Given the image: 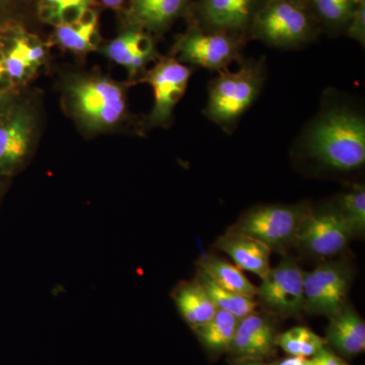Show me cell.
<instances>
[{
    "label": "cell",
    "mask_w": 365,
    "mask_h": 365,
    "mask_svg": "<svg viewBox=\"0 0 365 365\" xmlns=\"http://www.w3.org/2000/svg\"><path fill=\"white\" fill-rule=\"evenodd\" d=\"M247 40L241 36L209 32L193 24L178 38L174 52L182 63L220 72L244 59L242 50Z\"/></svg>",
    "instance_id": "obj_6"
},
{
    "label": "cell",
    "mask_w": 365,
    "mask_h": 365,
    "mask_svg": "<svg viewBox=\"0 0 365 365\" xmlns=\"http://www.w3.org/2000/svg\"><path fill=\"white\" fill-rule=\"evenodd\" d=\"M173 297L182 319L192 330L207 323L217 311L196 278L180 284Z\"/></svg>",
    "instance_id": "obj_19"
},
{
    "label": "cell",
    "mask_w": 365,
    "mask_h": 365,
    "mask_svg": "<svg viewBox=\"0 0 365 365\" xmlns=\"http://www.w3.org/2000/svg\"><path fill=\"white\" fill-rule=\"evenodd\" d=\"M276 337V327L270 314L254 312L240 319L228 353L237 361H263L275 351Z\"/></svg>",
    "instance_id": "obj_13"
},
{
    "label": "cell",
    "mask_w": 365,
    "mask_h": 365,
    "mask_svg": "<svg viewBox=\"0 0 365 365\" xmlns=\"http://www.w3.org/2000/svg\"><path fill=\"white\" fill-rule=\"evenodd\" d=\"M307 203L268 204L249 209L230 228L251 235L278 253L295 244L300 225L311 211Z\"/></svg>",
    "instance_id": "obj_5"
},
{
    "label": "cell",
    "mask_w": 365,
    "mask_h": 365,
    "mask_svg": "<svg viewBox=\"0 0 365 365\" xmlns=\"http://www.w3.org/2000/svg\"><path fill=\"white\" fill-rule=\"evenodd\" d=\"M276 346H279L290 356L311 359L327 344L325 338H322L311 329L294 327L277 335Z\"/></svg>",
    "instance_id": "obj_24"
},
{
    "label": "cell",
    "mask_w": 365,
    "mask_h": 365,
    "mask_svg": "<svg viewBox=\"0 0 365 365\" xmlns=\"http://www.w3.org/2000/svg\"><path fill=\"white\" fill-rule=\"evenodd\" d=\"M319 26L333 32L345 31L354 11V0H309Z\"/></svg>",
    "instance_id": "obj_25"
},
{
    "label": "cell",
    "mask_w": 365,
    "mask_h": 365,
    "mask_svg": "<svg viewBox=\"0 0 365 365\" xmlns=\"http://www.w3.org/2000/svg\"><path fill=\"white\" fill-rule=\"evenodd\" d=\"M193 71L175 57L160 59L144 81L150 83L155 95V104L148 116L150 126H167L173 119V112L188 88Z\"/></svg>",
    "instance_id": "obj_10"
},
{
    "label": "cell",
    "mask_w": 365,
    "mask_h": 365,
    "mask_svg": "<svg viewBox=\"0 0 365 365\" xmlns=\"http://www.w3.org/2000/svg\"><path fill=\"white\" fill-rule=\"evenodd\" d=\"M9 32L2 42L0 56L7 78L14 83H23L32 78L44 60V45L23 29L14 28Z\"/></svg>",
    "instance_id": "obj_14"
},
{
    "label": "cell",
    "mask_w": 365,
    "mask_h": 365,
    "mask_svg": "<svg viewBox=\"0 0 365 365\" xmlns=\"http://www.w3.org/2000/svg\"><path fill=\"white\" fill-rule=\"evenodd\" d=\"M354 237L335 204L311 209L300 225L295 244L309 254L330 258L344 251Z\"/></svg>",
    "instance_id": "obj_9"
},
{
    "label": "cell",
    "mask_w": 365,
    "mask_h": 365,
    "mask_svg": "<svg viewBox=\"0 0 365 365\" xmlns=\"http://www.w3.org/2000/svg\"><path fill=\"white\" fill-rule=\"evenodd\" d=\"M237 365H272L264 364L261 360H242V361H237Z\"/></svg>",
    "instance_id": "obj_33"
},
{
    "label": "cell",
    "mask_w": 365,
    "mask_h": 365,
    "mask_svg": "<svg viewBox=\"0 0 365 365\" xmlns=\"http://www.w3.org/2000/svg\"><path fill=\"white\" fill-rule=\"evenodd\" d=\"M33 139V120L21 108L0 111V176L11 175L26 160Z\"/></svg>",
    "instance_id": "obj_12"
},
{
    "label": "cell",
    "mask_w": 365,
    "mask_h": 365,
    "mask_svg": "<svg viewBox=\"0 0 365 365\" xmlns=\"http://www.w3.org/2000/svg\"><path fill=\"white\" fill-rule=\"evenodd\" d=\"M304 276L302 269L294 259H283L271 268L258 287L259 306L266 314L274 316H297L304 312Z\"/></svg>",
    "instance_id": "obj_8"
},
{
    "label": "cell",
    "mask_w": 365,
    "mask_h": 365,
    "mask_svg": "<svg viewBox=\"0 0 365 365\" xmlns=\"http://www.w3.org/2000/svg\"><path fill=\"white\" fill-rule=\"evenodd\" d=\"M188 9L189 0H130L128 18L133 28L163 33Z\"/></svg>",
    "instance_id": "obj_18"
},
{
    "label": "cell",
    "mask_w": 365,
    "mask_h": 365,
    "mask_svg": "<svg viewBox=\"0 0 365 365\" xmlns=\"http://www.w3.org/2000/svg\"><path fill=\"white\" fill-rule=\"evenodd\" d=\"M355 7L352 16H365V0H354Z\"/></svg>",
    "instance_id": "obj_30"
},
{
    "label": "cell",
    "mask_w": 365,
    "mask_h": 365,
    "mask_svg": "<svg viewBox=\"0 0 365 365\" xmlns=\"http://www.w3.org/2000/svg\"><path fill=\"white\" fill-rule=\"evenodd\" d=\"M198 269L203 271L216 284L245 297L256 299L258 287L245 276L242 271L222 257L204 254L197 261Z\"/></svg>",
    "instance_id": "obj_20"
},
{
    "label": "cell",
    "mask_w": 365,
    "mask_h": 365,
    "mask_svg": "<svg viewBox=\"0 0 365 365\" xmlns=\"http://www.w3.org/2000/svg\"><path fill=\"white\" fill-rule=\"evenodd\" d=\"M7 78L6 68H4V62L0 56V81H4Z\"/></svg>",
    "instance_id": "obj_34"
},
{
    "label": "cell",
    "mask_w": 365,
    "mask_h": 365,
    "mask_svg": "<svg viewBox=\"0 0 365 365\" xmlns=\"http://www.w3.org/2000/svg\"><path fill=\"white\" fill-rule=\"evenodd\" d=\"M336 207L349 225L354 235L365 232V188L364 185L352 184L340 194Z\"/></svg>",
    "instance_id": "obj_27"
},
{
    "label": "cell",
    "mask_w": 365,
    "mask_h": 365,
    "mask_svg": "<svg viewBox=\"0 0 365 365\" xmlns=\"http://www.w3.org/2000/svg\"><path fill=\"white\" fill-rule=\"evenodd\" d=\"M237 71H220L209 83L204 115L223 131L232 134L265 85V58L242 59Z\"/></svg>",
    "instance_id": "obj_2"
},
{
    "label": "cell",
    "mask_w": 365,
    "mask_h": 365,
    "mask_svg": "<svg viewBox=\"0 0 365 365\" xmlns=\"http://www.w3.org/2000/svg\"><path fill=\"white\" fill-rule=\"evenodd\" d=\"M9 105V95L6 90L0 88V111Z\"/></svg>",
    "instance_id": "obj_32"
},
{
    "label": "cell",
    "mask_w": 365,
    "mask_h": 365,
    "mask_svg": "<svg viewBox=\"0 0 365 365\" xmlns=\"http://www.w3.org/2000/svg\"><path fill=\"white\" fill-rule=\"evenodd\" d=\"M196 279L202 285L209 299L218 311L225 312L241 319L256 312L259 307L258 302L254 297L235 294L230 290L216 284L203 271L198 269Z\"/></svg>",
    "instance_id": "obj_23"
},
{
    "label": "cell",
    "mask_w": 365,
    "mask_h": 365,
    "mask_svg": "<svg viewBox=\"0 0 365 365\" xmlns=\"http://www.w3.org/2000/svg\"><path fill=\"white\" fill-rule=\"evenodd\" d=\"M319 31L309 0H266L255 16L249 38L292 50L313 42Z\"/></svg>",
    "instance_id": "obj_3"
},
{
    "label": "cell",
    "mask_w": 365,
    "mask_h": 365,
    "mask_svg": "<svg viewBox=\"0 0 365 365\" xmlns=\"http://www.w3.org/2000/svg\"><path fill=\"white\" fill-rule=\"evenodd\" d=\"M91 0H40L39 16L55 26L81 21L90 11Z\"/></svg>",
    "instance_id": "obj_26"
},
{
    "label": "cell",
    "mask_w": 365,
    "mask_h": 365,
    "mask_svg": "<svg viewBox=\"0 0 365 365\" xmlns=\"http://www.w3.org/2000/svg\"><path fill=\"white\" fill-rule=\"evenodd\" d=\"M98 16L90 11L81 21L56 26L55 40L66 49L86 53L97 48L98 43Z\"/></svg>",
    "instance_id": "obj_21"
},
{
    "label": "cell",
    "mask_w": 365,
    "mask_h": 365,
    "mask_svg": "<svg viewBox=\"0 0 365 365\" xmlns=\"http://www.w3.org/2000/svg\"><path fill=\"white\" fill-rule=\"evenodd\" d=\"M266 0H197L196 25L209 32L248 39L255 16Z\"/></svg>",
    "instance_id": "obj_11"
},
{
    "label": "cell",
    "mask_w": 365,
    "mask_h": 365,
    "mask_svg": "<svg viewBox=\"0 0 365 365\" xmlns=\"http://www.w3.org/2000/svg\"><path fill=\"white\" fill-rule=\"evenodd\" d=\"M215 247L234 260L235 266L263 279L270 271L272 251L264 242L251 235L228 230L215 242Z\"/></svg>",
    "instance_id": "obj_15"
},
{
    "label": "cell",
    "mask_w": 365,
    "mask_h": 365,
    "mask_svg": "<svg viewBox=\"0 0 365 365\" xmlns=\"http://www.w3.org/2000/svg\"><path fill=\"white\" fill-rule=\"evenodd\" d=\"M351 281V269L343 262H325L304 272V312L335 316L347 304Z\"/></svg>",
    "instance_id": "obj_7"
},
{
    "label": "cell",
    "mask_w": 365,
    "mask_h": 365,
    "mask_svg": "<svg viewBox=\"0 0 365 365\" xmlns=\"http://www.w3.org/2000/svg\"><path fill=\"white\" fill-rule=\"evenodd\" d=\"M273 365H312L309 359L299 356H288L287 359L273 364Z\"/></svg>",
    "instance_id": "obj_29"
},
{
    "label": "cell",
    "mask_w": 365,
    "mask_h": 365,
    "mask_svg": "<svg viewBox=\"0 0 365 365\" xmlns=\"http://www.w3.org/2000/svg\"><path fill=\"white\" fill-rule=\"evenodd\" d=\"M239 321L232 314L217 309L212 319L193 331L206 351L220 355L230 350Z\"/></svg>",
    "instance_id": "obj_22"
},
{
    "label": "cell",
    "mask_w": 365,
    "mask_h": 365,
    "mask_svg": "<svg viewBox=\"0 0 365 365\" xmlns=\"http://www.w3.org/2000/svg\"><path fill=\"white\" fill-rule=\"evenodd\" d=\"M302 150L325 169L349 173L365 163L364 113L341 101H329L300 136Z\"/></svg>",
    "instance_id": "obj_1"
},
{
    "label": "cell",
    "mask_w": 365,
    "mask_h": 365,
    "mask_svg": "<svg viewBox=\"0 0 365 365\" xmlns=\"http://www.w3.org/2000/svg\"><path fill=\"white\" fill-rule=\"evenodd\" d=\"M273 365V364H272Z\"/></svg>",
    "instance_id": "obj_35"
},
{
    "label": "cell",
    "mask_w": 365,
    "mask_h": 365,
    "mask_svg": "<svg viewBox=\"0 0 365 365\" xmlns=\"http://www.w3.org/2000/svg\"><path fill=\"white\" fill-rule=\"evenodd\" d=\"M67 103L74 117L91 130L111 128L126 112L125 88L103 78H74L67 86Z\"/></svg>",
    "instance_id": "obj_4"
},
{
    "label": "cell",
    "mask_w": 365,
    "mask_h": 365,
    "mask_svg": "<svg viewBox=\"0 0 365 365\" xmlns=\"http://www.w3.org/2000/svg\"><path fill=\"white\" fill-rule=\"evenodd\" d=\"M105 6L110 7V9H120L123 4L124 0H100Z\"/></svg>",
    "instance_id": "obj_31"
},
{
    "label": "cell",
    "mask_w": 365,
    "mask_h": 365,
    "mask_svg": "<svg viewBox=\"0 0 365 365\" xmlns=\"http://www.w3.org/2000/svg\"><path fill=\"white\" fill-rule=\"evenodd\" d=\"M309 361L312 365H349L327 346L311 357Z\"/></svg>",
    "instance_id": "obj_28"
},
{
    "label": "cell",
    "mask_w": 365,
    "mask_h": 365,
    "mask_svg": "<svg viewBox=\"0 0 365 365\" xmlns=\"http://www.w3.org/2000/svg\"><path fill=\"white\" fill-rule=\"evenodd\" d=\"M103 52L113 61L126 67L130 76H135L151 60L157 58L155 43L145 31L132 28L109 44Z\"/></svg>",
    "instance_id": "obj_16"
},
{
    "label": "cell",
    "mask_w": 365,
    "mask_h": 365,
    "mask_svg": "<svg viewBox=\"0 0 365 365\" xmlns=\"http://www.w3.org/2000/svg\"><path fill=\"white\" fill-rule=\"evenodd\" d=\"M326 344L344 357H353L365 350V323L354 307L346 304L331 317L327 328Z\"/></svg>",
    "instance_id": "obj_17"
}]
</instances>
